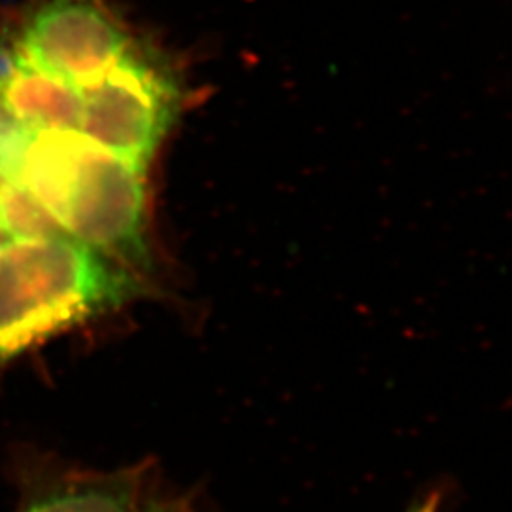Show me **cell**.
Here are the masks:
<instances>
[{"label": "cell", "instance_id": "6da1fadb", "mask_svg": "<svg viewBox=\"0 0 512 512\" xmlns=\"http://www.w3.org/2000/svg\"><path fill=\"white\" fill-rule=\"evenodd\" d=\"M14 183L35 196L71 238L139 277L152 270L147 169L76 131H29Z\"/></svg>", "mask_w": 512, "mask_h": 512}, {"label": "cell", "instance_id": "7a4b0ae2", "mask_svg": "<svg viewBox=\"0 0 512 512\" xmlns=\"http://www.w3.org/2000/svg\"><path fill=\"white\" fill-rule=\"evenodd\" d=\"M143 277L71 236L0 247V365L145 293Z\"/></svg>", "mask_w": 512, "mask_h": 512}, {"label": "cell", "instance_id": "3957f363", "mask_svg": "<svg viewBox=\"0 0 512 512\" xmlns=\"http://www.w3.org/2000/svg\"><path fill=\"white\" fill-rule=\"evenodd\" d=\"M177 92L154 61L133 46L82 88L78 133L110 154L148 169L171 126Z\"/></svg>", "mask_w": 512, "mask_h": 512}, {"label": "cell", "instance_id": "277c9868", "mask_svg": "<svg viewBox=\"0 0 512 512\" xmlns=\"http://www.w3.org/2000/svg\"><path fill=\"white\" fill-rule=\"evenodd\" d=\"M40 67L80 90L131 48V38L99 0H42L12 35Z\"/></svg>", "mask_w": 512, "mask_h": 512}, {"label": "cell", "instance_id": "5b68a950", "mask_svg": "<svg viewBox=\"0 0 512 512\" xmlns=\"http://www.w3.org/2000/svg\"><path fill=\"white\" fill-rule=\"evenodd\" d=\"M0 110L27 131H76L82 90L40 67L10 38L0 44Z\"/></svg>", "mask_w": 512, "mask_h": 512}, {"label": "cell", "instance_id": "8992f818", "mask_svg": "<svg viewBox=\"0 0 512 512\" xmlns=\"http://www.w3.org/2000/svg\"><path fill=\"white\" fill-rule=\"evenodd\" d=\"M21 512H165L139 507L135 486L126 480H101L67 486L31 501Z\"/></svg>", "mask_w": 512, "mask_h": 512}, {"label": "cell", "instance_id": "52a82bcc", "mask_svg": "<svg viewBox=\"0 0 512 512\" xmlns=\"http://www.w3.org/2000/svg\"><path fill=\"white\" fill-rule=\"evenodd\" d=\"M0 234L6 241H42L69 236L50 211L16 183L8 184L0 192Z\"/></svg>", "mask_w": 512, "mask_h": 512}, {"label": "cell", "instance_id": "ba28073f", "mask_svg": "<svg viewBox=\"0 0 512 512\" xmlns=\"http://www.w3.org/2000/svg\"><path fill=\"white\" fill-rule=\"evenodd\" d=\"M27 129L0 110V192L14 181L18 167L19 152L27 139Z\"/></svg>", "mask_w": 512, "mask_h": 512}, {"label": "cell", "instance_id": "9c48e42d", "mask_svg": "<svg viewBox=\"0 0 512 512\" xmlns=\"http://www.w3.org/2000/svg\"><path fill=\"white\" fill-rule=\"evenodd\" d=\"M437 507H439V499L435 495H431L425 503L418 505L412 512H437Z\"/></svg>", "mask_w": 512, "mask_h": 512}, {"label": "cell", "instance_id": "30bf717a", "mask_svg": "<svg viewBox=\"0 0 512 512\" xmlns=\"http://www.w3.org/2000/svg\"><path fill=\"white\" fill-rule=\"evenodd\" d=\"M4 243H8V241H6V239H4V236H2V234H0V247H2V245H4Z\"/></svg>", "mask_w": 512, "mask_h": 512}]
</instances>
